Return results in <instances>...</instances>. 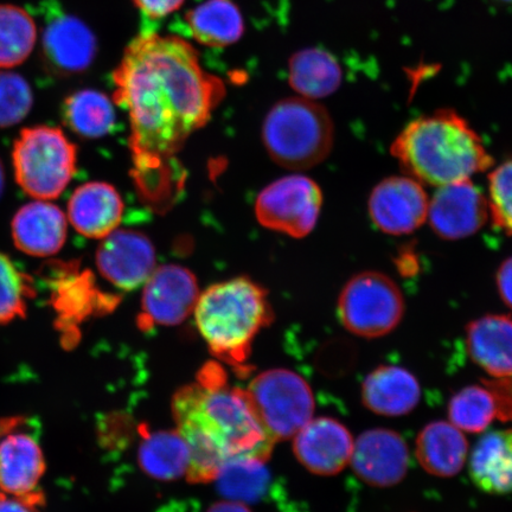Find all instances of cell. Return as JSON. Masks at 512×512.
Segmentation results:
<instances>
[{
  "instance_id": "obj_1",
  "label": "cell",
  "mask_w": 512,
  "mask_h": 512,
  "mask_svg": "<svg viewBox=\"0 0 512 512\" xmlns=\"http://www.w3.org/2000/svg\"><path fill=\"white\" fill-rule=\"evenodd\" d=\"M113 82V101L130 119L134 181L145 200L168 206L183 182L176 156L208 123L226 87L203 68L194 44L159 32L132 38Z\"/></svg>"
},
{
  "instance_id": "obj_2",
  "label": "cell",
  "mask_w": 512,
  "mask_h": 512,
  "mask_svg": "<svg viewBox=\"0 0 512 512\" xmlns=\"http://www.w3.org/2000/svg\"><path fill=\"white\" fill-rule=\"evenodd\" d=\"M171 408L176 430L189 448L191 483L214 482L235 460L266 463L271 457L275 441L247 389L202 379L179 389Z\"/></svg>"
},
{
  "instance_id": "obj_3",
  "label": "cell",
  "mask_w": 512,
  "mask_h": 512,
  "mask_svg": "<svg viewBox=\"0 0 512 512\" xmlns=\"http://www.w3.org/2000/svg\"><path fill=\"white\" fill-rule=\"evenodd\" d=\"M408 176L433 187L469 181L494 163L482 138L456 111L421 115L390 147Z\"/></svg>"
},
{
  "instance_id": "obj_4",
  "label": "cell",
  "mask_w": 512,
  "mask_h": 512,
  "mask_svg": "<svg viewBox=\"0 0 512 512\" xmlns=\"http://www.w3.org/2000/svg\"><path fill=\"white\" fill-rule=\"evenodd\" d=\"M194 315L210 351L232 364L246 361L256 335L273 317L267 292L245 277L222 281L200 293Z\"/></svg>"
},
{
  "instance_id": "obj_5",
  "label": "cell",
  "mask_w": 512,
  "mask_h": 512,
  "mask_svg": "<svg viewBox=\"0 0 512 512\" xmlns=\"http://www.w3.org/2000/svg\"><path fill=\"white\" fill-rule=\"evenodd\" d=\"M335 128L328 111L315 100L294 96L277 102L262 126V140L275 163L306 170L329 157Z\"/></svg>"
},
{
  "instance_id": "obj_6",
  "label": "cell",
  "mask_w": 512,
  "mask_h": 512,
  "mask_svg": "<svg viewBox=\"0 0 512 512\" xmlns=\"http://www.w3.org/2000/svg\"><path fill=\"white\" fill-rule=\"evenodd\" d=\"M12 158L19 187L36 200H54L75 175L78 147L60 128L36 126L19 134Z\"/></svg>"
},
{
  "instance_id": "obj_7",
  "label": "cell",
  "mask_w": 512,
  "mask_h": 512,
  "mask_svg": "<svg viewBox=\"0 0 512 512\" xmlns=\"http://www.w3.org/2000/svg\"><path fill=\"white\" fill-rule=\"evenodd\" d=\"M339 320L350 334L375 339L387 336L402 322L405 298L386 274L362 272L352 277L339 294Z\"/></svg>"
},
{
  "instance_id": "obj_8",
  "label": "cell",
  "mask_w": 512,
  "mask_h": 512,
  "mask_svg": "<svg viewBox=\"0 0 512 512\" xmlns=\"http://www.w3.org/2000/svg\"><path fill=\"white\" fill-rule=\"evenodd\" d=\"M247 392L275 443L296 437L313 419L315 396L309 383L294 371H265L255 377Z\"/></svg>"
},
{
  "instance_id": "obj_9",
  "label": "cell",
  "mask_w": 512,
  "mask_h": 512,
  "mask_svg": "<svg viewBox=\"0 0 512 512\" xmlns=\"http://www.w3.org/2000/svg\"><path fill=\"white\" fill-rule=\"evenodd\" d=\"M322 204V190L315 181L303 175H291L260 192L255 214L261 226L300 239L315 229Z\"/></svg>"
},
{
  "instance_id": "obj_10",
  "label": "cell",
  "mask_w": 512,
  "mask_h": 512,
  "mask_svg": "<svg viewBox=\"0 0 512 512\" xmlns=\"http://www.w3.org/2000/svg\"><path fill=\"white\" fill-rule=\"evenodd\" d=\"M46 10L42 54L47 67L61 76L86 72L98 53V41L94 32L80 18L67 14L56 6Z\"/></svg>"
},
{
  "instance_id": "obj_11",
  "label": "cell",
  "mask_w": 512,
  "mask_h": 512,
  "mask_svg": "<svg viewBox=\"0 0 512 512\" xmlns=\"http://www.w3.org/2000/svg\"><path fill=\"white\" fill-rule=\"evenodd\" d=\"M428 202L422 183L413 177H389L371 191L370 219L388 235L411 234L427 221Z\"/></svg>"
},
{
  "instance_id": "obj_12",
  "label": "cell",
  "mask_w": 512,
  "mask_h": 512,
  "mask_svg": "<svg viewBox=\"0 0 512 512\" xmlns=\"http://www.w3.org/2000/svg\"><path fill=\"white\" fill-rule=\"evenodd\" d=\"M489 217L488 198L471 179L438 187L428 202L427 221L444 240L470 238Z\"/></svg>"
},
{
  "instance_id": "obj_13",
  "label": "cell",
  "mask_w": 512,
  "mask_h": 512,
  "mask_svg": "<svg viewBox=\"0 0 512 512\" xmlns=\"http://www.w3.org/2000/svg\"><path fill=\"white\" fill-rule=\"evenodd\" d=\"M200 297L194 274L178 265L156 267L144 285L140 323L177 325L194 313Z\"/></svg>"
},
{
  "instance_id": "obj_14",
  "label": "cell",
  "mask_w": 512,
  "mask_h": 512,
  "mask_svg": "<svg viewBox=\"0 0 512 512\" xmlns=\"http://www.w3.org/2000/svg\"><path fill=\"white\" fill-rule=\"evenodd\" d=\"M96 266L102 277L120 290H137L155 271V247L136 230L115 229L102 239L96 251Z\"/></svg>"
},
{
  "instance_id": "obj_15",
  "label": "cell",
  "mask_w": 512,
  "mask_h": 512,
  "mask_svg": "<svg viewBox=\"0 0 512 512\" xmlns=\"http://www.w3.org/2000/svg\"><path fill=\"white\" fill-rule=\"evenodd\" d=\"M350 465L363 483L374 488H392L407 476L408 446L398 432L373 428L355 440Z\"/></svg>"
},
{
  "instance_id": "obj_16",
  "label": "cell",
  "mask_w": 512,
  "mask_h": 512,
  "mask_svg": "<svg viewBox=\"0 0 512 512\" xmlns=\"http://www.w3.org/2000/svg\"><path fill=\"white\" fill-rule=\"evenodd\" d=\"M17 430L0 439V490L38 510L46 502L38 488L46 462L37 440Z\"/></svg>"
},
{
  "instance_id": "obj_17",
  "label": "cell",
  "mask_w": 512,
  "mask_h": 512,
  "mask_svg": "<svg viewBox=\"0 0 512 512\" xmlns=\"http://www.w3.org/2000/svg\"><path fill=\"white\" fill-rule=\"evenodd\" d=\"M293 439L294 456L313 475L336 476L351 462L355 439L336 419H312Z\"/></svg>"
},
{
  "instance_id": "obj_18",
  "label": "cell",
  "mask_w": 512,
  "mask_h": 512,
  "mask_svg": "<svg viewBox=\"0 0 512 512\" xmlns=\"http://www.w3.org/2000/svg\"><path fill=\"white\" fill-rule=\"evenodd\" d=\"M420 382L400 366H380L366 376L361 387L363 406L386 418L412 413L421 401Z\"/></svg>"
},
{
  "instance_id": "obj_19",
  "label": "cell",
  "mask_w": 512,
  "mask_h": 512,
  "mask_svg": "<svg viewBox=\"0 0 512 512\" xmlns=\"http://www.w3.org/2000/svg\"><path fill=\"white\" fill-rule=\"evenodd\" d=\"M16 247L36 258L59 253L67 240L66 215L54 204L38 201L17 211L11 223Z\"/></svg>"
},
{
  "instance_id": "obj_20",
  "label": "cell",
  "mask_w": 512,
  "mask_h": 512,
  "mask_svg": "<svg viewBox=\"0 0 512 512\" xmlns=\"http://www.w3.org/2000/svg\"><path fill=\"white\" fill-rule=\"evenodd\" d=\"M124 203L111 184L91 182L74 191L68 203L70 223L89 239H105L118 229Z\"/></svg>"
},
{
  "instance_id": "obj_21",
  "label": "cell",
  "mask_w": 512,
  "mask_h": 512,
  "mask_svg": "<svg viewBox=\"0 0 512 512\" xmlns=\"http://www.w3.org/2000/svg\"><path fill=\"white\" fill-rule=\"evenodd\" d=\"M467 354L491 379L512 376V317L486 315L465 330Z\"/></svg>"
},
{
  "instance_id": "obj_22",
  "label": "cell",
  "mask_w": 512,
  "mask_h": 512,
  "mask_svg": "<svg viewBox=\"0 0 512 512\" xmlns=\"http://www.w3.org/2000/svg\"><path fill=\"white\" fill-rule=\"evenodd\" d=\"M415 457L430 475L451 478L463 470L469 457V441L450 421H433L416 437Z\"/></svg>"
},
{
  "instance_id": "obj_23",
  "label": "cell",
  "mask_w": 512,
  "mask_h": 512,
  "mask_svg": "<svg viewBox=\"0 0 512 512\" xmlns=\"http://www.w3.org/2000/svg\"><path fill=\"white\" fill-rule=\"evenodd\" d=\"M470 476L489 495L512 492V428L485 434L470 456Z\"/></svg>"
},
{
  "instance_id": "obj_24",
  "label": "cell",
  "mask_w": 512,
  "mask_h": 512,
  "mask_svg": "<svg viewBox=\"0 0 512 512\" xmlns=\"http://www.w3.org/2000/svg\"><path fill=\"white\" fill-rule=\"evenodd\" d=\"M190 35L203 47L234 46L245 34L242 12L234 0H204L185 15Z\"/></svg>"
},
{
  "instance_id": "obj_25",
  "label": "cell",
  "mask_w": 512,
  "mask_h": 512,
  "mask_svg": "<svg viewBox=\"0 0 512 512\" xmlns=\"http://www.w3.org/2000/svg\"><path fill=\"white\" fill-rule=\"evenodd\" d=\"M290 83L302 98H326L341 86L342 69L335 57L325 50H300L290 60Z\"/></svg>"
},
{
  "instance_id": "obj_26",
  "label": "cell",
  "mask_w": 512,
  "mask_h": 512,
  "mask_svg": "<svg viewBox=\"0 0 512 512\" xmlns=\"http://www.w3.org/2000/svg\"><path fill=\"white\" fill-rule=\"evenodd\" d=\"M138 459L146 475L164 482L188 475L190 452L177 430L146 437L139 447Z\"/></svg>"
},
{
  "instance_id": "obj_27",
  "label": "cell",
  "mask_w": 512,
  "mask_h": 512,
  "mask_svg": "<svg viewBox=\"0 0 512 512\" xmlns=\"http://www.w3.org/2000/svg\"><path fill=\"white\" fill-rule=\"evenodd\" d=\"M62 117L70 130L88 139L105 137L115 124L113 102L95 89L69 95L62 105Z\"/></svg>"
},
{
  "instance_id": "obj_28",
  "label": "cell",
  "mask_w": 512,
  "mask_h": 512,
  "mask_svg": "<svg viewBox=\"0 0 512 512\" xmlns=\"http://www.w3.org/2000/svg\"><path fill=\"white\" fill-rule=\"evenodd\" d=\"M37 28L27 11L0 5V68L19 66L35 48Z\"/></svg>"
},
{
  "instance_id": "obj_29",
  "label": "cell",
  "mask_w": 512,
  "mask_h": 512,
  "mask_svg": "<svg viewBox=\"0 0 512 512\" xmlns=\"http://www.w3.org/2000/svg\"><path fill=\"white\" fill-rule=\"evenodd\" d=\"M447 416L462 432L482 433L497 419L494 394L484 383L460 389L448 401Z\"/></svg>"
},
{
  "instance_id": "obj_30",
  "label": "cell",
  "mask_w": 512,
  "mask_h": 512,
  "mask_svg": "<svg viewBox=\"0 0 512 512\" xmlns=\"http://www.w3.org/2000/svg\"><path fill=\"white\" fill-rule=\"evenodd\" d=\"M265 463L256 460H235L223 467L214 482L230 501L247 503L256 501L266 491L270 475Z\"/></svg>"
},
{
  "instance_id": "obj_31",
  "label": "cell",
  "mask_w": 512,
  "mask_h": 512,
  "mask_svg": "<svg viewBox=\"0 0 512 512\" xmlns=\"http://www.w3.org/2000/svg\"><path fill=\"white\" fill-rule=\"evenodd\" d=\"M34 296L31 278L0 253V325L24 317L29 300Z\"/></svg>"
},
{
  "instance_id": "obj_32",
  "label": "cell",
  "mask_w": 512,
  "mask_h": 512,
  "mask_svg": "<svg viewBox=\"0 0 512 512\" xmlns=\"http://www.w3.org/2000/svg\"><path fill=\"white\" fill-rule=\"evenodd\" d=\"M34 105V94L22 75L0 72V127L21 123Z\"/></svg>"
},
{
  "instance_id": "obj_33",
  "label": "cell",
  "mask_w": 512,
  "mask_h": 512,
  "mask_svg": "<svg viewBox=\"0 0 512 512\" xmlns=\"http://www.w3.org/2000/svg\"><path fill=\"white\" fill-rule=\"evenodd\" d=\"M489 211L495 226L512 235V159L489 175Z\"/></svg>"
},
{
  "instance_id": "obj_34",
  "label": "cell",
  "mask_w": 512,
  "mask_h": 512,
  "mask_svg": "<svg viewBox=\"0 0 512 512\" xmlns=\"http://www.w3.org/2000/svg\"><path fill=\"white\" fill-rule=\"evenodd\" d=\"M136 9L146 18L163 19L182 8L185 0H132Z\"/></svg>"
},
{
  "instance_id": "obj_35",
  "label": "cell",
  "mask_w": 512,
  "mask_h": 512,
  "mask_svg": "<svg viewBox=\"0 0 512 512\" xmlns=\"http://www.w3.org/2000/svg\"><path fill=\"white\" fill-rule=\"evenodd\" d=\"M496 284L499 297L512 310V256L498 268Z\"/></svg>"
},
{
  "instance_id": "obj_36",
  "label": "cell",
  "mask_w": 512,
  "mask_h": 512,
  "mask_svg": "<svg viewBox=\"0 0 512 512\" xmlns=\"http://www.w3.org/2000/svg\"><path fill=\"white\" fill-rule=\"evenodd\" d=\"M30 505L24 503L19 498H8L0 494V512H36Z\"/></svg>"
},
{
  "instance_id": "obj_37",
  "label": "cell",
  "mask_w": 512,
  "mask_h": 512,
  "mask_svg": "<svg viewBox=\"0 0 512 512\" xmlns=\"http://www.w3.org/2000/svg\"><path fill=\"white\" fill-rule=\"evenodd\" d=\"M208 512H252L245 503L226 501L211 505Z\"/></svg>"
},
{
  "instance_id": "obj_38",
  "label": "cell",
  "mask_w": 512,
  "mask_h": 512,
  "mask_svg": "<svg viewBox=\"0 0 512 512\" xmlns=\"http://www.w3.org/2000/svg\"><path fill=\"white\" fill-rule=\"evenodd\" d=\"M24 422L25 420L23 418H19V416H16V418L0 419V439H2L5 434L23 426Z\"/></svg>"
},
{
  "instance_id": "obj_39",
  "label": "cell",
  "mask_w": 512,
  "mask_h": 512,
  "mask_svg": "<svg viewBox=\"0 0 512 512\" xmlns=\"http://www.w3.org/2000/svg\"><path fill=\"white\" fill-rule=\"evenodd\" d=\"M5 187V174L2 162H0V196H2Z\"/></svg>"
}]
</instances>
